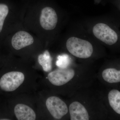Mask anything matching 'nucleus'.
Listing matches in <instances>:
<instances>
[{
  "label": "nucleus",
  "mask_w": 120,
  "mask_h": 120,
  "mask_svg": "<svg viewBox=\"0 0 120 120\" xmlns=\"http://www.w3.org/2000/svg\"><path fill=\"white\" fill-rule=\"evenodd\" d=\"M66 46L71 54L78 58H89L93 52L91 43L88 41L76 37L68 38L66 43Z\"/></svg>",
  "instance_id": "nucleus-1"
},
{
  "label": "nucleus",
  "mask_w": 120,
  "mask_h": 120,
  "mask_svg": "<svg viewBox=\"0 0 120 120\" xmlns=\"http://www.w3.org/2000/svg\"><path fill=\"white\" fill-rule=\"evenodd\" d=\"M24 79V75L21 72H9L1 78L0 87L7 92L14 91L22 85Z\"/></svg>",
  "instance_id": "nucleus-2"
},
{
  "label": "nucleus",
  "mask_w": 120,
  "mask_h": 120,
  "mask_svg": "<svg viewBox=\"0 0 120 120\" xmlns=\"http://www.w3.org/2000/svg\"><path fill=\"white\" fill-rule=\"evenodd\" d=\"M92 31L97 38L107 45H113L118 40L116 32L105 24H97L94 27Z\"/></svg>",
  "instance_id": "nucleus-3"
},
{
  "label": "nucleus",
  "mask_w": 120,
  "mask_h": 120,
  "mask_svg": "<svg viewBox=\"0 0 120 120\" xmlns=\"http://www.w3.org/2000/svg\"><path fill=\"white\" fill-rule=\"evenodd\" d=\"M46 105L49 112L55 119H60L68 112L66 103L58 97L52 96L48 98Z\"/></svg>",
  "instance_id": "nucleus-4"
},
{
  "label": "nucleus",
  "mask_w": 120,
  "mask_h": 120,
  "mask_svg": "<svg viewBox=\"0 0 120 120\" xmlns=\"http://www.w3.org/2000/svg\"><path fill=\"white\" fill-rule=\"evenodd\" d=\"M75 71L68 68H60L50 72L48 75V79L52 84L60 86L68 82L74 77Z\"/></svg>",
  "instance_id": "nucleus-5"
},
{
  "label": "nucleus",
  "mask_w": 120,
  "mask_h": 120,
  "mask_svg": "<svg viewBox=\"0 0 120 120\" xmlns=\"http://www.w3.org/2000/svg\"><path fill=\"white\" fill-rule=\"evenodd\" d=\"M58 21L56 11L53 8L46 7L41 11L40 23L42 27L46 30H52L55 28Z\"/></svg>",
  "instance_id": "nucleus-6"
},
{
  "label": "nucleus",
  "mask_w": 120,
  "mask_h": 120,
  "mask_svg": "<svg viewBox=\"0 0 120 120\" xmlns=\"http://www.w3.org/2000/svg\"><path fill=\"white\" fill-rule=\"evenodd\" d=\"M34 42L32 36L28 32L22 31L16 32L11 40L12 46L17 50L32 45Z\"/></svg>",
  "instance_id": "nucleus-7"
},
{
  "label": "nucleus",
  "mask_w": 120,
  "mask_h": 120,
  "mask_svg": "<svg viewBox=\"0 0 120 120\" xmlns=\"http://www.w3.org/2000/svg\"><path fill=\"white\" fill-rule=\"evenodd\" d=\"M71 120H88L89 116L85 107L81 103L75 101L69 107Z\"/></svg>",
  "instance_id": "nucleus-8"
},
{
  "label": "nucleus",
  "mask_w": 120,
  "mask_h": 120,
  "mask_svg": "<svg viewBox=\"0 0 120 120\" xmlns=\"http://www.w3.org/2000/svg\"><path fill=\"white\" fill-rule=\"evenodd\" d=\"M14 112L19 120H34L36 114L31 107L23 104H18L15 106Z\"/></svg>",
  "instance_id": "nucleus-9"
},
{
  "label": "nucleus",
  "mask_w": 120,
  "mask_h": 120,
  "mask_svg": "<svg viewBox=\"0 0 120 120\" xmlns=\"http://www.w3.org/2000/svg\"><path fill=\"white\" fill-rule=\"evenodd\" d=\"M102 76L104 80L109 83H115L120 82V71L116 69H106L102 72Z\"/></svg>",
  "instance_id": "nucleus-10"
},
{
  "label": "nucleus",
  "mask_w": 120,
  "mask_h": 120,
  "mask_svg": "<svg viewBox=\"0 0 120 120\" xmlns=\"http://www.w3.org/2000/svg\"><path fill=\"white\" fill-rule=\"evenodd\" d=\"M110 105L117 113L120 114V92L118 90H113L108 94Z\"/></svg>",
  "instance_id": "nucleus-11"
},
{
  "label": "nucleus",
  "mask_w": 120,
  "mask_h": 120,
  "mask_svg": "<svg viewBox=\"0 0 120 120\" xmlns=\"http://www.w3.org/2000/svg\"><path fill=\"white\" fill-rule=\"evenodd\" d=\"M38 62L42 67L43 71L49 72L52 70V59L49 52L46 50L43 54L38 56Z\"/></svg>",
  "instance_id": "nucleus-12"
},
{
  "label": "nucleus",
  "mask_w": 120,
  "mask_h": 120,
  "mask_svg": "<svg viewBox=\"0 0 120 120\" xmlns=\"http://www.w3.org/2000/svg\"><path fill=\"white\" fill-rule=\"evenodd\" d=\"M70 63V58L68 55L63 54L58 56L56 64L59 68H68Z\"/></svg>",
  "instance_id": "nucleus-13"
},
{
  "label": "nucleus",
  "mask_w": 120,
  "mask_h": 120,
  "mask_svg": "<svg viewBox=\"0 0 120 120\" xmlns=\"http://www.w3.org/2000/svg\"><path fill=\"white\" fill-rule=\"evenodd\" d=\"M8 12V7L6 5L0 4V33L2 31L5 19Z\"/></svg>",
  "instance_id": "nucleus-14"
}]
</instances>
